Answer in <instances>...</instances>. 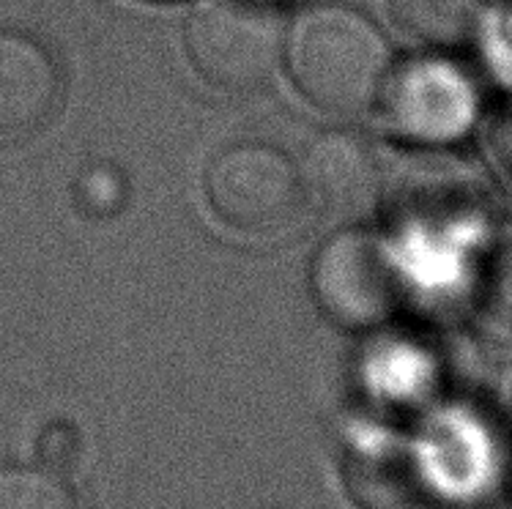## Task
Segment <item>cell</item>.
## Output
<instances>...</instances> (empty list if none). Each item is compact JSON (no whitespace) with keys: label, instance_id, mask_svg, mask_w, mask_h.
I'll return each instance as SVG.
<instances>
[{"label":"cell","instance_id":"13","mask_svg":"<svg viewBox=\"0 0 512 509\" xmlns=\"http://www.w3.org/2000/svg\"><path fill=\"white\" fill-rule=\"evenodd\" d=\"M0 509H80L74 490L44 466H0Z\"/></svg>","mask_w":512,"mask_h":509},{"label":"cell","instance_id":"14","mask_svg":"<svg viewBox=\"0 0 512 509\" xmlns=\"http://www.w3.org/2000/svg\"><path fill=\"white\" fill-rule=\"evenodd\" d=\"M39 452L50 471L61 474L63 468L72 466L77 455H80V433L66 422H55L42 433L39 438Z\"/></svg>","mask_w":512,"mask_h":509},{"label":"cell","instance_id":"8","mask_svg":"<svg viewBox=\"0 0 512 509\" xmlns=\"http://www.w3.org/2000/svg\"><path fill=\"white\" fill-rule=\"evenodd\" d=\"M63 83L42 44L0 31V140H25L53 121Z\"/></svg>","mask_w":512,"mask_h":509},{"label":"cell","instance_id":"16","mask_svg":"<svg viewBox=\"0 0 512 509\" xmlns=\"http://www.w3.org/2000/svg\"><path fill=\"white\" fill-rule=\"evenodd\" d=\"M499 389H502V411L512 427V359H510V364L504 367L502 384H499Z\"/></svg>","mask_w":512,"mask_h":509},{"label":"cell","instance_id":"5","mask_svg":"<svg viewBox=\"0 0 512 509\" xmlns=\"http://www.w3.org/2000/svg\"><path fill=\"white\" fill-rule=\"evenodd\" d=\"M398 187V217L428 236L466 233L488 214V187L469 159L422 151Z\"/></svg>","mask_w":512,"mask_h":509},{"label":"cell","instance_id":"12","mask_svg":"<svg viewBox=\"0 0 512 509\" xmlns=\"http://www.w3.org/2000/svg\"><path fill=\"white\" fill-rule=\"evenodd\" d=\"M491 0H389L395 20L411 36L436 47L469 42L488 20Z\"/></svg>","mask_w":512,"mask_h":509},{"label":"cell","instance_id":"9","mask_svg":"<svg viewBox=\"0 0 512 509\" xmlns=\"http://www.w3.org/2000/svg\"><path fill=\"white\" fill-rule=\"evenodd\" d=\"M414 452L425 488L452 501L480 499L496 471L491 438L463 414H444L430 422Z\"/></svg>","mask_w":512,"mask_h":509},{"label":"cell","instance_id":"6","mask_svg":"<svg viewBox=\"0 0 512 509\" xmlns=\"http://www.w3.org/2000/svg\"><path fill=\"white\" fill-rule=\"evenodd\" d=\"M389 126L417 143H450L471 124L469 80L444 61H417L392 69L378 99Z\"/></svg>","mask_w":512,"mask_h":509},{"label":"cell","instance_id":"4","mask_svg":"<svg viewBox=\"0 0 512 509\" xmlns=\"http://www.w3.org/2000/svg\"><path fill=\"white\" fill-rule=\"evenodd\" d=\"M310 291L329 321L345 329H376L403 304V277L387 241L365 228H343L318 247Z\"/></svg>","mask_w":512,"mask_h":509},{"label":"cell","instance_id":"1","mask_svg":"<svg viewBox=\"0 0 512 509\" xmlns=\"http://www.w3.org/2000/svg\"><path fill=\"white\" fill-rule=\"evenodd\" d=\"M285 61L304 99L332 115L376 107L392 74V50L381 31L337 3L304 11L288 28Z\"/></svg>","mask_w":512,"mask_h":509},{"label":"cell","instance_id":"3","mask_svg":"<svg viewBox=\"0 0 512 509\" xmlns=\"http://www.w3.org/2000/svg\"><path fill=\"white\" fill-rule=\"evenodd\" d=\"M206 198L222 225L247 236L285 233L310 208L299 162L258 140L233 143L211 159Z\"/></svg>","mask_w":512,"mask_h":509},{"label":"cell","instance_id":"10","mask_svg":"<svg viewBox=\"0 0 512 509\" xmlns=\"http://www.w3.org/2000/svg\"><path fill=\"white\" fill-rule=\"evenodd\" d=\"M343 477L362 509H411L428 490L414 447L392 436H367L348 449Z\"/></svg>","mask_w":512,"mask_h":509},{"label":"cell","instance_id":"7","mask_svg":"<svg viewBox=\"0 0 512 509\" xmlns=\"http://www.w3.org/2000/svg\"><path fill=\"white\" fill-rule=\"evenodd\" d=\"M307 206L326 217L359 219L384 195V176L373 146L365 137L332 129L313 137L299 159Z\"/></svg>","mask_w":512,"mask_h":509},{"label":"cell","instance_id":"18","mask_svg":"<svg viewBox=\"0 0 512 509\" xmlns=\"http://www.w3.org/2000/svg\"><path fill=\"white\" fill-rule=\"evenodd\" d=\"M507 496H510V504H512V466L507 471Z\"/></svg>","mask_w":512,"mask_h":509},{"label":"cell","instance_id":"15","mask_svg":"<svg viewBox=\"0 0 512 509\" xmlns=\"http://www.w3.org/2000/svg\"><path fill=\"white\" fill-rule=\"evenodd\" d=\"M493 63H496V72L512 77V14L499 22V28L493 33Z\"/></svg>","mask_w":512,"mask_h":509},{"label":"cell","instance_id":"2","mask_svg":"<svg viewBox=\"0 0 512 509\" xmlns=\"http://www.w3.org/2000/svg\"><path fill=\"white\" fill-rule=\"evenodd\" d=\"M184 42L206 83L247 96L272 83L285 61L288 25L274 0H198Z\"/></svg>","mask_w":512,"mask_h":509},{"label":"cell","instance_id":"17","mask_svg":"<svg viewBox=\"0 0 512 509\" xmlns=\"http://www.w3.org/2000/svg\"><path fill=\"white\" fill-rule=\"evenodd\" d=\"M504 154H507V159H510V165H512V124H510V129H507V143H504Z\"/></svg>","mask_w":512,"mask_h":509},{"label":"cell","instance_id":"11","mask_svg":"<svg viewBox=\"0 0 512 509\" xmlns=\"http://www.w3.org/2000/svg\"><path fill=\"white\" fill-rule=\"evenodd\" d=\"M471 299L482 332L512 343V222L496 230L480 252Z\"/></svg>","mask_w":512,"mask_h":509}]
</instances>
